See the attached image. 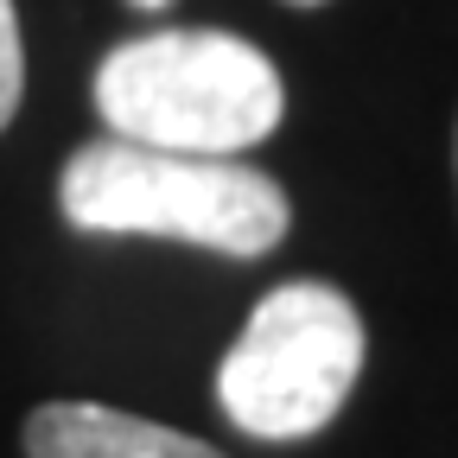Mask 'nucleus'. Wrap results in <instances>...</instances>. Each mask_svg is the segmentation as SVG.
<instances>
[{"label":"nucleus","mask_w":458,"mask_h":458,"mask_svg":"<svg viewBox=\"0 0 458 458\" xmlns=\"http://www.w3.org/2000/svg\"><path fill=\"white\" fill-rule=\"evenodd\" d=\"M363 318L325 280H286L216 363V401L249 439H312L363 376Z\"/></svg>","instance_id":"3"},{"label":"nucleus","mask_w":458,"mask_h":458,"mask_svg":"<svg viewBox=\"0 0 458 458\" xmlns=\"http://www.w3.org/2000/svg\"><path fill=\"white\" fill-rule=\"evenodd\" d=\"M96 114L108 134L179 147V153H249L261 147L286 89L267 51L236 32H140L96 64Z\"/></svg>","instance_id":"2"},{"label":"nucleus","mask_w":458,"mask_h":458,"mask_svg":"<svg viewBox=\"0 0 458 458\" xmlns=\"http://www.w3.org/2000/svg\"><path fill=\"white\" fill-rule=\"evenodd\" d=\"M134 7H147V13H159V7H172V0H134Z\"/></svg>","instance_id":"6"},{"label":"nucleus","mask_w":458,"mask_h":458,"mask_svg":"<svg viewBox=\"0 0 458 458\" xmlns=\"http://www.w3.org/2000/svg\"><path fill=\"white\" fill-rule=\"evenodd\" d=\"M57 204L89 236H159L229 261H261L286 242L293 204L242 153H179L102 134L64 159Z\"/></svg>","instance_id":"1"},{"label":"nucleus","mask_w":458,"mask_h":458,"mask_svg":"<svg viewBox=\"0 0 458 458\" xmlns=\"http://www.w3.org/2000/svg\"><path fill=\"white\" fill-rule=\"evenodd\" d=\"M20 96H26V51H20V13L13 0H0V128L20 114Z\"/></svg>","instance_id":"5"},{"label":"nucleus","mask_w":458,"mask_h":458,"mask_svg":"<svg viewBox=\"0 0 458 458\" xmlns=\"http://www.w3.org/2000/svg\"><path fill=\"white\" fill-rule=\"evenodd\" d=\"M20 445L26 458H223L216 445L179 427L102 408V401H45V408L26 414Z\"/></svg>","instance_id":"4"},{"label":"nucleus","mask_w":458,"mask_h":458,"mask_svg":"<svg viewBox=\"0 0 458 458\" xmlns=\"http://www.w3.org/2000/svg\"><path fill=\"white\" fill-rule=\"evenodd\" d=\"M286 7H325V0H286Z\"/></svg>","instance_id":"7"},{"label":"nucleus","mask_w":458,"mask_h":458,"mask_svg":"<svg viewBox=\"0 0 458 458\" xmlns=\"http://www.w3.org/2000/svg\"><path fill=\"white\" fill-rule=\"evenodd\" d=\"M452 165H458V134H452Z\"/></svg>","instance_id":"8"}]
</instances>
